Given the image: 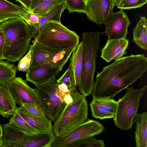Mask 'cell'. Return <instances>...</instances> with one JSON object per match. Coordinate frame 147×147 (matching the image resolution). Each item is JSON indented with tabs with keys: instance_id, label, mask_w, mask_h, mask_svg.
<instances>
[{
	"instance_id": "11",
	"label": "cell",
	"mask_w": 147,
	"mask_h": 147,
	"mask_svg": "<svg viewBox=\"0 0 147 147\" xmlns=\"http://www.w3.org/2000/svg\"><path fill=\"white\" fill-rule=\"evenodd\" d=\"M86 4L87 17L98 25L105 24L115 6L114 0H87Z\"/></svg>"
},
{
	"instance_id": "32",
	"label": "cell",
	"mask_w": 147,
	"mask_h": 147,
	"mask_svg": "<svg viewBox=\"0 0 147 147\" xmlns=\"http://www.w3.org/2000/svg\"><path fill=\"white\" fill-rule=\"evenodd\" d=\"M31 61L30 51H28L26 55L19 61L17 67L20 71H26L30 65Z\"/></svg>"
},
{
	"instance_id": "1",
	"label": "cell",
	"mask_w": 147,
	"mask_h": 147,
	"mask_svg": "<svg viewBox=\"0 0 147 147\" xmlns=\"http://www.w3.org/2000/svg\"><path fill=\"white\" fill-rule=\"evenodd\" d=\"M147 69V58L143 54L123 56L103 67L96 76L93 98H113L142 77Z\"/></svg>"
},
{
	"instance_id": "22",
	"label": "cell",
	"mask_w": 147,
	"mask_h": 147,
	"mask_svg": "<svg viewBox=\"0 0 147 147\" xmlns=\"http://www.w3.org/2000/svg\"><path fill=\"white\" fill-rule=\"evenodd\" d=\"M17 70L14 65L0 60V84L7 85L16 77Z\"/></svg>"
},
{
	"instance_id": "7",
	"label": "cell",
	"mask_w": 147,
	"mask_h": 147,
	"mask_svg": "<svg viewBox=\"0 0 147 147\" xmlns=\"http://www.w3.org/2000/svg\"><path fill=\"white\" fill-rule=\"evenodd\" d=\"M58 82L56 77L36 86L39 105L46 117L54 122L67 105L58 93Z\"/></svg>"
},
{
	"instance_id": "15",
	"label": "cell",
	"mask_w": 147,
	"mask_h": 147,
	"mask_svg": "<svg viewBox=\"0 0 147 147\" xmlns=\"http://www.w3.org/2000/svg\"><path fill=\"white\" fill-rule=\"evenodd\" d=\"M29 11L21 5H16L7 0H0V23L13 18L21 19L26 21Z\"/></svg>"
},
{
	"instance_id": "30",
	"label": "cell",
	"mask_w": 147,
	"mask_h": 147,
	"mask_svg": "<svg viewBox=\"0 0 147 147\" xmlns=\"http://www.w3.org/2000/svg\"><path fill=\"white\" fill-rule=\"evenodd\" d=\"M21 107L34 115L44 117H46L39 105L26 103L23 104Z\"/></svg>"
},
{
	"instance_id": "44",
	"label": "cell",
	"mask_w": 147,
	"mask_h": 147,
	"mask_svg": "<svg viewBox=\"0 0 147 147\" xmlns=\"http://www.w3.org/2000/svg\"></svg>"
},
{
	"instance_id": "29",
	"label": "cell",
	"mask_w": 147,
	"mask_h": 147,
	"mask_svg": "<svg viewBox=\"0 0 147 147\" xmlns=\"http://www.w3.org/2000/svg\"><path fill=\"white\" fill-rule=\"evenodd\" d=\"M147 0H121L117 6L121 10L134 9L141 7Z\"/></svg>"
},
{
	"instance_id": "20",
	"label": "cell",
	"mask_w": 147,
	"mask_h": 147,
	"mask_svg": "<svg viewBox=\"0 0 147 147\" xmlns=\"http://www.w3.org/2000/svg\"><path fill=\"white\" fill-rule=\"evenodd\" d=\"M133 123L136 124L135 132L136 147H147V112L135 115Z\"/></svg>"
},
{
	"instance_id": "21",
	"label": "cell",
	"mask_w": 147,
	"mask_h": 147,
	"mask_svg": "<svg viewBox=\"0 0 147 147\" xmlns=\"http://www.w3.org/2000/svg\"><path fill=\"white\" fill-rule=\"evenodd\" d=\"M133 40L140 48L147 49V20L144 16L140 17L133 29Z\"/></svg>"
},
{
	"instance_id": "35",
	"label": "cell",
	"mask_w": 147,
	"mask_h": 147,
	"mask_svg": "<svg viewBox=\"0 0 147 147\" xmlns=\"http://www.w3.org/2000/svg\"><path fill=\"white\" fill-rule=\"evenodd\" d=\"M4 45V37L3 33L0 24V60L3 59V50Z\"/></svg>"
},
{
	"instance_id": "39",
	"label": "cell",
	"mask_w": 147,
	"mask_h": 147,
	"mask_svg": "<svg viewBox=\"0 0 147 147\" xmlns=\"http://www.w3.org/2000/svg\"><path fill=\"white\" fill-rule=\"evenodd\" d=\"M46 0H32L31 6V11Z\"/></svg>"
},
{
	"instance_id": "24",
	"label": "cell",
	"mask_w": 147,
	"mask_h": 147,
	"mask_svg": "<svg viewBox=\"0 0 147 147\" xmlns=\"http://www.w3.org/2000/svg\"><path fill=\"white\" fill-rule=\"evenodd\" d=\"M9 121L12 123L17 127L26 133L31 134L37 132L16 111L11 116Z\"/></svg>"
},
{
	"instance_id": "25",
	"label": "cell",
	"mask_w": 147,
	"mask_h": 147,
	"mask_svg": "<svg viewBox=\"0 0 147 147\" xmlns=\"http://www.w3.org/2000/svg\"><path fill=\"white\" fill-rule=\"evenodd\" d=\"M90 106L92 115L94 118L103 119L113 118L115 115L102 107L92 100Z\"/></svg>"
},
{
	"instance_id": "12",
	"label": "cell",
	"mask_w": 147,
	"mask_h": 147,
	"mask_svg": "<svg viewBox=\"0 0 147 147\" xmlns=\"http://www.w3.org/2000/svg\"><path fill=\"white\" fill-rule=\"evenodd\" d=\"M60 69L50 63L40 65L26 71V81L36 86L59 75Z\"/></svg>"
},
{
	"instance_id": "34",
	"label": "cell",
	"mask_w": 147,
	"mask_h": 147,
	"mask_svg": "<svg viewBox=\"0 0 147 147\" xmlns=\"http://www.w3.org/2000/svg\"><path fill=\"white\" fill-rule=\"evenodd\" d=\"M41 16L38 14L30 12L28 20L26 22L28 26H31L37 24L39 22Z\"/></svg>"
},
{
	"instance_id": "13",
	"label": "cell",
	"mask_w": 147,
	"mask_h": 147,
	"mask_svg": "<svg viewBox=\"0 0 147 147\" xmlns=\"http://www.w3.org/2000/svg\"><path fill=\"white\" fill-rule=\"evenodd\" d=\"M29 50L30 51L31 61L27 70L40 65L48 63L54 56L62 50L47 47L34 40Z\"/></svg>"
},
{
	"instance_id": "3",
	"label": "cell",
	"mask_w": 147,
	"mask_h": 147,
	"mask_svg": "<svg viewBox=\"0 0 147 147\" xmlns=\"http://www.w3.org/2000/svg\"><path fill=\"white\" fill-rule=\"evenodd\" d=\"M101 33L98 31L82 33V69L80 84L78 89L80 92L86 97L92 94L94 87L96 60L100 49V36Z\"/></svg>"
},
{
	"instance_id": "10",
	"label": "cell",
	"mask_w": 147,
	"mask_h": 147,
	"mask_svg": "<svg viewBox=\"0 0 147 147\" xmlns=\"http://www.w3.org/2000/svg\"><path fill=\"white\" fill-rule=\"evenodd\" d=\"M7 85L16 104L20 107L26 103L39 105L36 89L22 78L16 77Z\"/></svg>"
},
{
	"instance_id": "28",
	"label": "cell",
	"mask_w": 147,
	"mask_h": 147,
	"mask_svg": "<svg viewBox=\"0 0 147 147\" xmlns=\"http://www.w3.org/2000/svg\"><path fill=\"white\" fill-rule=\"evenodd\" d=\"M68 13L77 12L86 13V4L84 0H65Z\"/></svg>"
},
{
	"instance_id": "8",
	"label": "cell",
	"mask_w": 147,
	"mask_h": 147,
	"mask_svg": "<svg viewBox=\"0 0 147 147\" xmlns=\"http://www.w3.org/2000/svg\"><path fill=\"white\" fill-rule=\"evenodd\" d=\"M105 129L99 122L89 119L67 133L56 138L51 147H77L89 139L101 134Z\"/></svg>"
},
{
	"instance_id": "38",
	"label": "cell",
	"mask_w": 147,
	"mask_h": 147,
	"mask_svg": "<svg viewBox=\"0 0 147 147\" xmlns=\"http://www.w3.org/2000/svg\"><path fill=\"white\" fill-rule=\"evenodd\" d=\"M31 0H16L17 1L20 3L21 5L23 6L30 11H31Z\"/></svg>"
},
{
	"instance_id": "41",
	"label": "cell",
	"mask_w": 147,
	"mask_h": 147,
	"mask_svg": "<svg viewBox=\"0 0 147 147\" xmlns=\"http://www.w3.org/2000/svg\"><path fill=\"white\" fill-rule=\"evenodd\" d=\"M121 0H114V5L117 6Z\"/></svg>"
},
{
	"instance_id": "6",
	"label": "cell",
	"mask_w": 147,
	"mask_h": 147,
	"mask_svg": "<svg viewBox=\"0 0 147 147\" xmlns=\"http://www.w3.org/2000/svg\"><path fill=\"white\" fill-rule=\"evenodd\" d=\"M147 86L140 89L127 87V91L119 99L116 112L113 118L116 127L122 130L132 128L134 117L137 113L141 98L146 90Z\"/></svg>"
},
{
	"instance_id": "43",
	"label": "cell",
	"mask_w": 147,
	"mask_h": 147,
	"mask_svg": "<svg viewBox=\"0 0 147 147\" xmlns=\"http://www.w3.org/2000/svg\"><path fill=\"white\" fill-rule=\"evenodd\" d=\"M85 0V2L86 4V2H87V0Z\"/></svg>"
},
{
	"instance_id": "16",
	"label": "cell",
	"mask_w": 147,
	"mask_h": 147,
	"mask_svg": "<svg viewBox=\"0 0 147 147\" xmlns=\"http://www.w3.org/2000/svg\"><path fill=\"white\" fill-rule=\"evenodd\" d=\"M66 8L65 1L56 6L45 14L42 15L38 22L31 26H28L31 38H35L38 35L42 27L49 21L54 20L61 22V14Z\"/></svg>"
},
{
	"instance_id": "9",
	"label": "cell",
	"mask_w": 147,
	"mask_h": 147,
	"mask_svg": "<svg viewBox=\"0 0 147 147\" xmlns=\"http://www.w3.org/2000/svg\"><path fill=\"white\" fill-rule=\"evenodd\" d=\"M131 23L126 13L122 10L113 12L107 18L104 24V32L108 37V40L126 38L128 27Z\"/></svg>"
},
{
	"instance_id": "17",
	"label": "cell",
	"mask_w": 147,
	"mask_h": 147,
	"mask_svg": "<svg viewBox=\"0 0 147 147\" xmlns=\"http://www.w3.org/2000/svg\"><path fill=\"white\" fill-rule=\"evenodd\" d=\"M16 111L37 132L48 131L53 129L52 120L47 117L32 114L22 107H17Z\"/></svg>"
},
{
	"instance_id": "27",
	"label": "cell",
	"mask_w": 147,
	"mask_h": 147,
	"mask_svg": "<svg viewBox=\"0 0 147 147\" xmlns=\"http://www.w3.org/2000/svg\"><path fill=\"white\" fill-rule=\"evenodd\" d=\"M64 1L65 0H46L31 11L40 16L43 15L53 7Z\"/></svg>"
},
{
	"instance_id": "23",
	"label": "cell",
	"mask_w": 147,
	"mask_h": 147,
	"mask_svg": "<svg viewBox=\"0 0 147 147\" xmlns=\"http://www.w3.org/2000/svg\"><path fill=\"white\" fill-rule=\"evenodd\" d=\"M76 48L71 47L61 51L53 56L49 63L59 68L61 71L63 66L67 62Z\"/></svg>"
},
{
	"instance_id": "4",
	"label": "cell",
	"mask_w": 147,
	"mask_h": 147,
	"mask_svg": "<svg viewBox=\"0 0 147 147\" xmlns=\"http://www.w3.org/2000/svg\"><path fill=\"white\" fill-rule=\"evenodd\" d=\"M73 102L67 105L54 122L53 129L57 138L67 133L88 119L87 99L76 89L72 93Z\"/></svg>"
},
{
	"instance_id": "19",
	"label": "cell",
	"mask_w": 147,
	"mask_h": 147,
	"mask_svg": "<svg viewBox=\"0 0 147 147\" xmlns=\"http://www.w3.org/2000/svg\"><path fill=\"white\" fill-rule=\"evenodd\" d=\"M8 85L0 84V115L8 119L14 114L17 107Z\"/></svg>"
},
{
	"instance_id": "33",
	"label": "cell",
	"mask_w": 147,
	"mask_h": 147,
	"mask_svg": "<svg viewBox=\"0 0 147 147\" xmlns=\"http://www.w3.org/2000/svg\"><path fill=\"white\" fill-rule=\"evenodd\" d=\"M57 81L60 83H63L66 84L69 86L70 88L74 91L76 89V87L72 85L71 83L70 73L68 68L63 75L57 80Z\"/></svg>"
},
{
	"instance_id": "36",
	"label": "cell",
	"mask_w": 147,
	"mask_h": 147,
	"mask_svg": "<svg viewBox=\"0 0 147 147\" xmlns=\"http://www.w3.org/2000/svg\"><path fill=\"white\" fill-rule=\"evenodd\" d=\"M58 89L61 92H73L71 89H70L68 86L63 83H60L58 85Z\"/></svg>"
},
{
	"instance_id": "31",
	"label": "cell",
	"mask_w": 147,
	"mask_h": 147,
	"mask_svg": "<svg viewBox=\"0 0 147 147\" xmlns=\"http://www.w3.org/2000/svg\"><path fill=\"white\" fill-rule=\"evenodd\" d=\"M102 140H97L92 137L78 145L77 147H105Z\"/></svg>"
},
{
	"instance_id": "40",
	"label": "cell",
	"mask_w": 147,
	"mask_h": 147,
	"mask_svg": "<svg viewBox=\"0 0 147 147\" xmlns=\"http://www.w3.org/2000/svg\"><path fill=\"white\" fill-rule=\"evenodd\" d=\"M3 136V130L2 125L0 123V139H2Z\"/></svg>"
},
{
	"instance_id": "14",
	"label": "cell",
	"mask_w": 147,
	"mask_h": 147,
	"mask_svg": "<svg viewBox=\"0 0 147 147\" xmlns=\"http://www.w3.org/2000/svg\"><path fill=\"white\" fill-rule=\"evenodd\" d=\"M129 43L128 39L126 38L107 40L101 49L100 57L108 62L121 58L127 54L126 50Z\"/></svg>"
},
{
	"instance_id": "5",
	"label": "cell",
	"mask_w": 147,
	"mask_h": 147,
	"mask_svg": "<svg viewBox=\"0 0 147 147\" xmlns=\"http://www.w3.org/2000/svg\"><path fill=\"white\" fill-rule=\"evenodd\" d=\"M80 37L75 32L68 29L61 22L52 20L45 24L34 40L47 47L63 50L77 48Z\"/></svg>"
},
{
	"instance_id": "2",
	"label": "cell",
	"mask_w": 147,
	"mask_h": 147,
	"mask_svg": "<svg viewBox=\"0 0 147 147\" xmlns=\"http://www.w3.org/2000/svg\"><path fill=\"white\" fill-rule=\"evenodd\" d=\"M3 33L4 59L14 62L20 60L28 51L31 37L28 25L23 20L10 19L1 24Z\"/></svg>"
},
{
	"instance_id": "26",
	"label": "cell",
	"mask_w": 147,
	"mask_h": 147,
	"mask_svg": "<svg viewBox=\"0 0 147 147\" xmlns=\"http://www.w3.org/2000/svg\"><path fill=\"white\" fill-rule=\"evenodd\" d=\"M92 100L115 115L118 106V101L113 98L101 97L93 98Z\"/></svg>"
},
{
	"instance_id": "18",
	"label": "cell",
	"mask_w": 147,
	"mask_h": 147,
	"mask_svg": "<svg viewBox=\"0 0 147 147\" xmlns=\"http://www.w3.org/2000/svg\"><path fill=\"white\" fill-rule=\"evenodd\" d=\"M82 47L81 42L72 52L68 67L71 84L76 87L80 84L82 69Z\"/></svg>"
},
{
	"instance_id": "37",
	"label": "cell",
	"mask_w": 147,
	"mask_h": 147,
	"mask_svg": "<svg viewBox=\"0 0 147 147\" xmlns=\"http://www.w3.org/2000/svg\"><path fill=\"white\" fill-rule=\"evenodd\" d=\"M73 92H69L66 93L64 95L63 101L66 105L71 103L73 101V99L72 96V93Z\"/></svg>"
},
{
	"instance_id": "42",
	"label": "cell",
	"mask_w": 147,
	"mask_h": 147,
	"mask_svg": "<svg viewBox=\"0 0 147 147\" xmlns=\"http://www.w3.org/2000/svg\"><path fill=\"white\" fill-rule=\"evenodd\" d=\"M3 144L2 139H0V147H2Z\"/></svg>"
}]
</instances>
